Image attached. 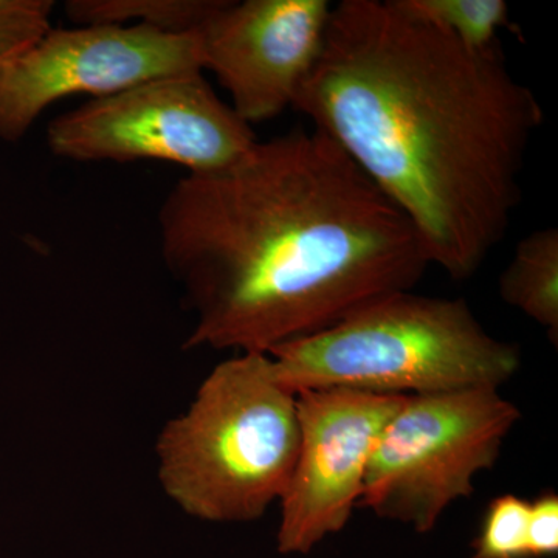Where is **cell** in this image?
Segmentation results:
<instances>
[{"instance_id": "cell-1", "label": "cell", "mask_w": 558, "mask_h": 558, "mask_svg": "<svg viewBox=\"0 0 558 558\" xmlns=\"http://www.w3.org/2000/svg\"><path fill=\"white\" fill-rule=\"evenodd\" d=\"M157 226L193 314L185 349L269 354L413 290L429 267L409 219L314 128L183 175Z\"/></svg>"}, {"instance_id": "cell-2", "label": "cell", "mask_w": 558, "mask_h": 558, "mask_svg": "<svg viewBox=\"0 0 558 558\" xmlns=\"http://www.w3.org/2000/svg\"><path fill=\"white\" fill-rule=\"evenodd\" d=\"M292 109L409 219L429 266L457 281L505 240L545 120L501 44L469 49L402 0L332 5Z\"/></svg>"}, {"instance_id": "cell-3", "label": "cell", "mask_w": 558, "mask_h": 558, "mask_svg": "<svg viewBox=\"0 0 558 558\" xmlns=\"http://www.w3.org/2000/svg\"><path fill=\"white\" fill-rule=\"evenodd\" d=\"M299 444L296 392L269 354L242 352L216 365L161 428L157 476L186 515L250 523L281 499Z\"/></svg>"}, {"instance_id": "cell-4", "label": "cell", "mask_w": 558, "mask_h": 558, "mask_svg": "<svg viewBox=\"0 0 558 558\" xmlns=\"http://www.w3.org/2000/svg\"><path fill=\"white\" fill-rule=\"evenodd\" d=\"M293 391L343 388L414 396L501 388L521 352L481 325L464 300L391 293L314 336L269 352Z\"/></svg>"}, {"instance_id": "cell-5", "label": "cell", "mask_w": 558, "mask_h": 558, "mask_svg": "<svg viewBox=\"0 0 558 558\" xmlns=\"http://www.w3.org/2000/svg\"><path fill=\"white\" fill-rule=\"evenodd\" d=\"M519 421L498 388L405 396L371 454L359 506L428 534L497 464Z\"/></svg>"}, {"instance_id": "cell-6", "label": "cell", "mask_w": 558, "mask_h": 558, "mask_svg": "<svg viewBox=\"0 0 558 558\" xmlns=\"http://www.w3.org/2000/svg\"><path fill=\"white\" fill-rule=\"evenodd\" d=\"M253 128L216 94L202 72L161 76L89 100L51 120L47 145L73 161L159 160L202 174L241 159Z\"/></svg>"}, {"instance_id": "cell-7", "label": "cell", "mask_w": 558, "mask_h": 558, "mask_svg": "<svg viewBox=\"0 0 558 558\" xmlns=\"http://www.w3.org/2000/svg\"><path fill=\"white\" fill-rule=\"evenodd\" d=\"M190 72H204L197 33L170 35L143 25L50 28L0 80V138L17 142L65 98L98 100Z\"/></svg>"}, {"instance_id": "cell-8", "label": "cell", "mask_w": 558, "mask_h": 558, "mask_svg": "<svg viewBox=\"0 0 558 558\" xmlns=\"http://www.w3.org/2000/svg\"><path fill=\"white\" fill-rule=\"evenodd\" d=\"M403 398L343 388L296 392L300 444L278 502L279 553L306 556L347 527L374 447Z\"/></svg>"}, {"instance_id": "cell-9", "label": "cell", "mask_w": 558, "mask_h": 558, "mask_svg": "<svg viewBox=\"0 0 558 558\" xmlns=\"http://www.w3.org/2000/svg\"><path fill=\"white\" fill-rule=\"evenodd\" d=\"M330 10L326 0H223L197 33L202 70L248 126L293 108L322 53Z\"/></svg>"}, {"instance_id": "cell-10", "label": "cell", "mask_w": 558, "mask_h": 558, "mask_svg": "<svg viewBox=\"0 0 558 558\" xmlns=\"http://www.w3.org/2000/svg\"><path fill=\"white\" fill-rule=\"evenodd\" d=\"M499 296L537 323L558 343V230L548 227L523 238L498 279Z\"/></svg>"}, {"instance_id": "cell-11", "label": "cell", "mask_w": 558, "mask_h": 558, "mask_svg": "<svg viewBox=\"0 0 558 558\" xmlns=\"http://www.w3.org/2000/svg\"><path fill=\"white\" fill-rule=\"evenodd\" d=\"M223 0H69L76 25H143L170 35H194Z\"/></svg>"}, {"instance_id": "cell-12", "label": "cell", "mask_w": 558, "mask_h": 558, "mask_svg": "<svg viewBox=\"0 0 558 558\" xmlns=\"http://www.w3.org/2000/svg\"><path fill=\"white\" fill-rule=\"evenodd\" d=\"M403 7L473 50L498 46L499 32L512 27L505 0H402Z\"/></svg>"}, {"instance_id": "cell-13", "label": "cell", "mask_w": 558, "mask_h": 558, "mask_svg": "<svg viewBox=\"0 0 558 558\" xmlns=\"http://www.w3.org/2000/svg\"><path fill=\"white\" fill-rule=\"evenodd\" d=\"M531 501L508 494L488 502L472 558H529L527 526Z\"/></svg>"}, {"instance_id": "cell-14", "label": "cell", "mask_w": 558, "mask_h": 558, "mask_svg": "<svg viewBox=\"0 0 558 558\" xmlns=\"http://www.w3.org/2000/svg\"><path fill=\"white\" fill-rule=\"evenodd\" d=\"M51 0H0V80L11 62L50 31Z\"/></svg>"}, {"instance_id": "cell-15", "label": "cell", "mask_w": 558, "mask_h": 558, "mask_svg": "<svg viewBox=\"0 0 558 558\" xmlns=\"http://www.w3.org/2000/svg\"><path fill=\"white\" fill-rule=\"evenodd\" d=\"M558 553V495L543 494L531 501L527 526L529 558L557 556Z\"/></svg>"}]
</instances>
